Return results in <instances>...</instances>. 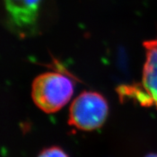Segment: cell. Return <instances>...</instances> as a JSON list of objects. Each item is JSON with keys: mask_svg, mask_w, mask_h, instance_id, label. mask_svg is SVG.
Instances as JSON below:
<instances>
[{"mask_svg": "<svg viewBox=\"0 0 157 157\" xmlns=\"http://www.w3.org/2000/svg\"><path fill=\"white\" fill-rule=\"evenodd\" d=\"M74 93V84L67 76L47 72L35 78L32 84L33 101L46 113L56 112L63 107Z\"/></svg>", "mask_w": 157, "mask_h": 157, "instance_id": "cell-1", "label": "cell"}, {"mask_svg": "<svg viewBox=\"0 0 157 157\" xmlns=\"http://www.w3.org/2000/svg\"><path fill=\"white\" fill-rule=\"evenodd\" d=\"M108 113L109 104L103 95L95 92H84L71 105L68 123L82 130H95L103 124Z\"/></svg>", "mask_w": 157, "mask_h": 157, "instance_id": "cell-2", "label": "cell"}, {"mask_svg": "<svg viewBox=\"0 0 157 157\" xmlns=\"http://www.w3.org/2000/svg\"><path fill=\"white\" fill-rule=\"evenodd\" d=\"M4 2L7 21L12 29L23 37L36 34L42 0H4Z\"/></svg>", "mask_w": 157, "mask_h": 157, "instance_id": "cell-3", "label": "cell"}, {"mask_svg": "<svg viewBox=\"0 0 157 157\" xmlns=\"http://www.w3.org/2000/svg\"><path fill=\"white\" fill-rule=\"evenodd\" d=\"M146 60L143 67V89L151 105L157 108V42L156 40L144 42Z\"/></svg>", "mask_w": 157, "mask_h": 157, "instance_id": "cell-4", "label": "cell"}, {"mask_svg": "<svg viewBox=\"0 0 157 157\" xmlns=\"http://www.w3.org/2000/svg\"><path fill=\"white\" fill-rule=\"evenodd\" d=\"M37 157H68L63 149L57 146L49 147L42 150Z\"/></svg>", "mask_w": 157, "mask_h": 157, "instance_id": "cell-5", "label": "cell"}, {"mask_svg": "<svg viewBox=\"0 0 157 157\" xmlns=\"http://www.w3.org/2000/svg\"><path fill=\"white\" fill-rule=\"evenodd\" d=\"M146 157H157V154H150L147 155Z\"/></svg>", "mask_w": 157, "mask_h": 157, "instance_id": "cell-6", "label": "cell"}, {"mask_svg": "<svg viewBox=\"0 0 157 157\" xmlns=\"http://www.w3.org/2000/svg\"><path fill=\"white\" fill-rule=\"evenodd\" d=\"M156 42H157V40H156Z\"/></svg>", "mask_w": 157, "mask_h": 157, "instance_id": "cell-7", "label": "cell"}]
</instances>
